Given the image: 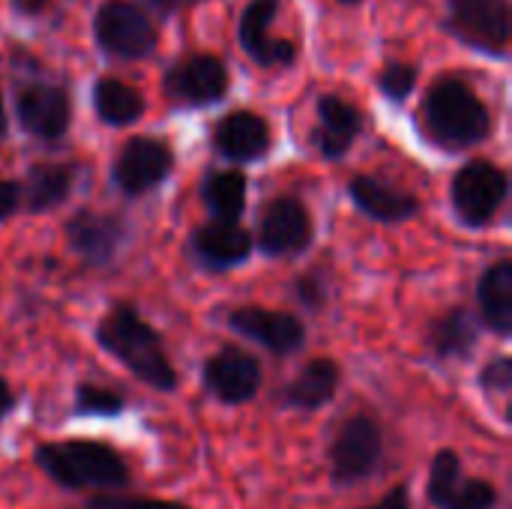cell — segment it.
<instances>
[{"mask_svg":"<svg viewBox=\"0 0 512 509\" xmlns=\"http://www.w3.org/2000/svg\"><path fill=\"white\" fill-rule=\"evenodd\" d=\"M96 339L111 357H117L147 387L162 390V393H171L177 387V372L162 348L159 333L141 321L135 306H129V303L114 306L99 321Z\"/></svg>","mask_w":512,"mask_h":509,"instance_id":"1","label":"cell"},{"mask_svg":"<svg viewBox=\"0 0 512 509\" xmlns=\"http://www.w3.org/2000/svg\"><path fill=\"white\" fill-rule=\"evenodd\" d=\"M36 465L63 489H123L129 465L102 441H51L36 450Z\"/></svg>","mask_w":512,"mask_h":509,"instance_id":"2","label":"cell"},{"mask_svg":"<svg viewBox=\"0 0 512 509\" xmlns=\"http://www.w3.org/2000/svg\"><path fill=\"white\" fill-rule=\"evenodd\" d=\"M426 129L447 150L480 144L492 132V117L474 87L462 78H441L426 93Z\"/></svg>","mask_w":512,"mask_h":509,"instance_id":"3","label":"cell"},{"mask_svg":"<svg viewBox=\"0 0 512 509\" xmlns=\"http://www.w3.org/2000/svg\"><path fill=\"white\" fill-rule=\"evenodd\" d=\"M93 33L96 42L105 54L120 57V60H141L153 54L159 33L144 12V6L132 0H108L96 9L93 18Z\"/></svg>","mask_w":512,"mask_h":509,"instance_id":"4","label":"cell"},{"mask_svg":"<svg viewBox=\"0 0 512 509\" xmlns=\"http://www.w3.org/2000/svg\"><path fill=\"white\" fill-rule=\"evenodd\" d=\"M507 192H510L507 174L495 162L474 159L456 171L450 195L459 219L471 228H480L495 219V213L507 201Z\"/></svg>","mask_w":512,"mask_h":509,"instance_id":"5","label":"cell"},{"mask_svg":"<svg viewBox=\"0 0 512 509\" xmlns=\"http://www.w3.org/2000/svg\"><path fill=\"white\" fill-rule=\"evenodd\" d=\"M510 27V0H450L447 30L483 54H504Z\"/></svg>","mask_w":512,"mask_h":509,"instance_id":"6","label":"cell"},{"mask_svg":"<svg viewBox=\"0 0 512 509\" xmlns=\"http://www.w3.org/2000/svg\"><path fill=\"white\" fill-rule=\"evenodd\" d=\"M381 453H384V438H381L378 423L366 414L351 417L339 429V435L330 447L333 480L339 486H351V483L366 480L375 471V465L381 462Z\"/></svg>","mask_w":512,"mask_h":509,"instance_id":"7","label":"cell"},{"mask_svg":"<svg viewBox=\"0 0 512 509\" xmlns=\"http://www.w3.org/2000/svg\"><path fill=\"white\" fill-rule=\"evenodd\" d=\"M429 501L438 509H492L498 489L486 480L462 477V462L453 450H441L429 471Z\"/></svg>","mask_w":512,"mask_h":509,"instance_id":"8","label":"cell"},{"mask_svg":"<svg viewBox=\"0 0 512 509\" xmlns=\"http://www.w3.org/2000/svg\"><path fill=\"white\" fill-rule=\"evenodd\" d=\"M231 87V75L228 66L213 57V54H192L186 60H180L168 78H165V90L174 102L189 105V108H201V105H213L219 102Z\"/></svg>","mask_w":512,"mask_h":509,"instance_id":"9","label":"cell"},{"mask_svg":"<svg viewBox=\"0 0 512 509\" xmlns=\"http://www.w3.org/2000/svg\"><path fill=\"white\" fill-rule=\"evenodd\" d=\"M174 168V153L159 138H132L114 162V183L123 195L135 198L159 186Z\"/></svg>","mask_w":512,"mask_h":509,"instance_id":"10","label":"cell"},{"mask_svg":"<svg viewBox=\"0 0 512 509\" xmlns=\"http://www.w3.org/2000/svg\"><path fill=\"white\" fill-rule=\"evenodd\" d=\"M312 243V216L297 195L270 201L261 213L258 246L267 255H297Z\"/></svg>","mask_w":512,"mask_h":509,"instance_id":"11","label":"cell"},{"mask_svg":"<svg viewBox=\"0 0 512 509\" xmlns=\"http://www.w3.org/2000/svg\"><path fill=\"white\" fill-rule=\"evenodd\" d=\"M228 324L234 333L258 342L261 348H267L276 357H288V354L300 351L303 339H306L303 321L291 312H270V309H258V306H243V309H234L228 315Z\"/></svg>","mask_w":512,"mask_h":509,"instance_id":"12","label":"cell"},{"mask_svg":"<svg viewBox=\"0 0 512 509\" xmlns=\"http://www.w3.org/2000/svg\"><path fill=\"white\" fill-rule=\"evenodd\" d=\"M18 123L27 135L42 141H57L66 135L72 120V102L63 87L54 84H30L15 99Z\"/></svg>","mask_w":512,"mask_h":509,"instance_id":"13","label":"cell"},{"mask_svg":"<svg viewBox=\"0 0 512 509\" xmlns=\"http://www.w3.org/2000/svg\"><path fill=\"white\" fill-rule=\"evenodd\" d=\"M207 390L225 405H243L261 390V366L240 348H222L204 363Z\"/></svg>","mask_w":512,"mask_h":509,"instance_id":"14","label":"cell"},{"mask_svg":"<svg viewBox=\"0 0 512 509\" xmlns=\"http://www.w3.org/2000/svg\"><path fill=\"white\" fill-rule=\"evenodd\" d=\"M279 12V0H249L240 15V45L243 51L267 69L291 66L297 60V45L291 39L270 36V24Z\"/></svg>","mask_w":512,"mask_h":509,"instance_id":"15","label":"cell"},{"mask_svg":"<svg viewBox=\"0 0 512 509\" xmlns=\"http://www.w3.org/2000/svg\"><path fill=\"white\" fill-rule=\"evenodd\" d=\"M66 237L72 252L90 264V267H105L117 258V252L126 243V225L117 216L108 213H93V210H81L69 219L66 225Z\"/></svg>","mask_w":512,"mask_h":509,"instance_id":"16","label":"cell"},{"mask_svg":"<svg viewBox=\"0 0 512 509\" xmlns=\"http://www.w3.org/2000/svg\"><path fill=\"white\" fill-rule=\"evenodd\" d=\"M360 132H363V114L357 105H351L336 93L318 99V126L312 129V147L324 159H342Z\"/></svg>","mask_w":512,"mask_h":509,"instance_id":"17","label":"cell"},{"mask_svg":"<svg viewBox=\"0 0 512 509\" xmlns=\"http://www.w3.org/2000/svg\"><path fill=\"white\" fill-rule=\"evenodd\" d=\"M270 126L255 111H231L213 129V147L231 162H255L270 150Z\"/></svg>","mask_w":512,"mask_h":509,"instance_id":"18","label":"cell"},{"mask_svg":"<svg viewBox=\"0 0 512 509\" xmlns=\"http://www.w3.org/2000/svg\"><path fill=\"white\" fill-rule=\"evenodd\" d=\"M192 249L204 264H210L216 270H225V267H234V264L249 258L252 234L237 222L216 219V222L201 225V228L192 231Z\"/></svg>","mask_w":512,"mask_h":509,"instance_id":"19","label":"cell"},{"mask_svg":"<svg viewBox=\"0 0 512 509\" xmlns=\"http://www.w3.org/2000/svg\"><path fill=\"white\" fill-rule=\"evenodd\" d=\"M348 192H351L354 204L375 222H408L420 210V201L411 192H402V189H396L378 177H369V174L354 177Z\"/></svg>","mask_w":512,"mask_h":509,"instance_id":"20","label":"cell"},{"mask_svg":"<svg viewBox=\"0 0 512 509\" xmlns=\"http://www.w3.org/2000/svg\"><path fill=\"white\" fill-rule=\"evenodd\" d=\"M477 300L486 327L498 336H507L512 330V261L504 258L480 276Z\"/></svg>","mask_w":512,"mask_h":509,"instance_id":"21","label":"cell"},{"mask_svg":"<svg viewBox=\"0 0 512 509\" xmlns=\"http://www.w3.org/2000/svg\"><path fill=\"white\" fill-rule=\"evenodd\" d=\"M336 390H339V366L327 357H318L306 363V369L291 381V387L285 390V402L300 411H315L327 405L336 396Z\"/></svg>","mask_w":512,"mask_h":509,"instance_id":"22","label":"cell"},{"mask_svg":"<svg viewBox=\"0 0 512 509\" xmlns=\"http://www.w3.org/2000/svg\"><path fill=\"white\" fill-rule=\"evenodd\" d=\"M93 108L108 126H129L144 114V96L117 78H99L93 84Z\"/></svg>","mask_w":512,"mask_h":509,"instance_id":"23","label":"cell"},{"mask_svg":"<svg viewBox=\"0 0 512 509\" xmlns=\"http://www.w3.org/2000/svg\"><path fill=\"white\" fill-rule=\"evenodd\" d=\"M477 345V324L468 309H450L429 327V348L441 360L468 357Z\"/></svg>","mask_w":512,"mask_h":509,"instance_id":"24","label":"cell"},{"mask_svg":"<svg viewBox=\"0 0 512 509\" xmlns=\"http://www.w3.org/2000/svg\"><path fill=\"white\" fill-rule=\"evenodd\" d=\"M21 189L24 207L30 213H45L66 201L72 189V171L66 165H33Z\"/></svg>","mask_w":512,"mask_h":509,"instance_id":"25","label":"cell"},{"mask_svg":"<svg viewBox=\"0 0 512 509\" xmlns=\"http://www.w3.org/2000/svg\"><path fill=\"white\" fill-rule=\"evenodd\" d=\"M201 198L216 219L237 222L246 207V177L240 171H213L201 186Z\"/></svg>","mask_w":512,"mask_h":509,"instance_id":"26","label":"cell"},{"mask_svg":"<svg viewBox=\"0 0 512 509\" xmlns=\"http://www.w3.org/2000/svg\"><path fill=\"white\" fill-rule=\"evenodd\" d=\"M123 411V399L114 390L96 387V384H81L75 390V414L84 417H117Z\"/></svg>","mask_w":512,"mask_h":509,"instance_id":"27","label":"cell"},{"mask_svg":"<svg viewBox=\"0 0 512 509\" xmlns=\"http://www.w3.org/2000/svg\"><path fill=\"white\" fill-rule=\"evenodd\" d=\"M417 66H411V63H387L384 69H381V75H378V87H381V93L387 96V99H393V102H405L411 93H414V87H417Z\"/></svg>","mask_w":512,"mask_h":509,"instance_id":"28","label":"cell"},{"mask_svg":"<svg viewBox=\"0 0 512 509\" xmlns=\"http://www.w3.org/2000/svg\"><path fill=\"white\" fill-rule=\"evenodd\" d=\"M480 384L489 393H510L512 387V360L510 357H498L495 363H489L480 375Z\"/></svg>","mask_w":512,"mask_h":509,"instance_id":"29","label":"cell"},{"mask_svg":"<svg viewBox=\"0 0 512 509\" xmlns=\"http://www.w3.org/2000/svg\"><path fill=\"white\" fill-rule=\"evenodd\" d=\"M294 294L306 309H321L324 306V285L318 276H300L294 282Z\"/></svg>","mask_w":512,"mask_h":509,"instance_id":"30","label":"cell"},{"mask_svg":"<svg viewBox=\"0 0 512 509\" xmlns=\"http://www.w3.org/2000/svg\"><path fill=\"white\" fill-rule=\"evenodd\" d=\"M102 509H189L174 501H144V498H99Z\"/></svg>","mask_w":512,"mask_h":509,"instance_id":"31","label":"cell"},{"mask_svg":"<svg viewBox=\"0 0 512 509\" xmlns=\"http://www.w3.org/2000/svg\"><path fill=\"white\" fill-rule=\"evenodd\" d=\"M18 201H21V189H18V183H12V180H3V177H0V222H3V219H9V216L18 210Z\"/></svg>","mask_w":512,"mask_h":509,"instance_id":"32","label":"cell"},{"mask_svg":"<svg viewBox=\"0 0 512 509\" xmlns=\"http://www.w3.org/2000/svg\"><path fill=\"white\" fill-rule=\"evenodd\" d=\"M366 509H411V498H408V489L405 486H396V489H390L375 507H366Z\"/></svg>","mask_w":512,"mask_h":509,"instance_id":"33","label":"cell"},{"mask_svg":"<svg viewBox=\"0 0 512 509\" xmlns=\"http://www.w3.org/2000/svg\"><path fill=\"white\" fill-rule=\"evenodd\" d=\"M51 3L54 0H12L15 12H21V15H42Z\"/></svg>","mask_w":512,"mask_h":509,"instance_id":"34","label":"cell"},{"mask_svg":"<svg viewBox=\"0 0 512 509\" xmlns=\"http://www.w3.org/2000/svg\"><path fill=\"white\" fill-rule=\"evenodd\" d=\"M156 12H162V15H171V12H177V9H183V6H189V3H195V0H147Z\"/></svg>","mask_w":512,"mask_h":509,"instance_id":"35","label":"cell"},{"mask_svg":"<svg viewBox=\"0 0 512 509\" xmlns=\"http://www.w3.org/2000/svg\"><path fill=\"white\" fill-rule=\"evenodd\" d=\"M12 405H15V396H12L9 384L0 378V417H3V414H9V411H12Z\"/></svg>","mask_w":512,"mask_h":509,"instance_id":"36","label":"cell"},{"mask_svg":"<svg viewBox=\"0 0 512 509\" xmlns=\"http://www.w3.org/2000/svg\"><path fill=\"white\" fill-rule=\"evenodd\" d=\"M6 135V108H3V99H0V138Z\"/></svg>","mask_w":512,"mask_h":509,"instance_id":"37","label":"cell"},{"mask_svg":"<svg viewBox=\"0 0 512 509\" xmlns=\"http://www.w3.org/2000/svg\"><path fill=\"white\" fill-rule=\"evenodd\" d=\"M81 509H102V507H99V501H96V498H93V501H90V504H87V507H81Z\"/></svg>","mask_w":512,"mask_h":509,"instance_id":"38","label":"cell"},{"mask_svg":"<svg viewBox=\"0 0 512 509\" xmlns=\"http://www.w3.org/2000/svg\"><path fill=\"white\" fill-rule=\"evenodd\" d=\"M339 3H360V0H339Z\"/></svg>","mask_w":512,"mask_h":509,"instance_id":"39","label":"cell"}]
</instances>
